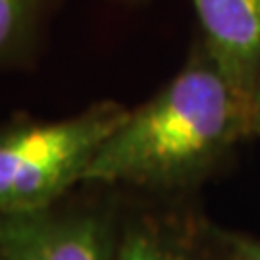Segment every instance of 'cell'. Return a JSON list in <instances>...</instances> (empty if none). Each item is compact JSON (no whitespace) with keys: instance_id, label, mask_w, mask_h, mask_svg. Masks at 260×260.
Instances as JSON below:
<instances>
[{"instance_id":"cell-1","label":"cell","mask_w":260,"mask_h":260,"mask_svg":"<svg viewBox=\"0 0 260 260\" xmlns=\"http://www.w3.org/2000/svg\"><path fill=\"white\" fill-rule=\"evenodd\" d=\"M256 127L254 94L199 45L181 72L104 141L83 185L176 191L212 174Z\"/></svg>"},{"instance_id":"cell-2","label":"cell","mask_w":260,"mask_h":260,"mask_svg":"<svg viewBox=\"0 0 260 260\" xmlns=\"http://www.w3.org/2000/svg\"><path fill=\"white\" fill-rule=\"evenodd\" d=\"M129 108L101 101L52 121H16L0 129V214L58 205L83 176Z\"/></svg>"},{"instance_id":"cell-3","label":"cell","mask_w":260,"mask_h":260,"mask_svg":"<svg viewBox=\"0 0 260 260\" xmlns=\"http://www.w3.org/2000/svg\"><path fill=\"white\" fill-rule=\"evenodd\" d=\"M54 206L0 214V260H114L118 241L104 216L60 214Z\"/></svg>"},{"instance_id":"cell-4","label":"cell","mask_w":260,"mask_h":260,"mask_svg":"<svg viewBox=\"0 0 260 260\" xmlns=\"http://www.w3.org/2000/svg\"><path fill=\"white\" fill-rule=\"evenodd\" d=\"M201 45L252 94L260 83V0H191Z\"/></svg>"},{"instance_id":"cell-5","label":"cell","mask_w":260,"mask_h":260,"mask_svg":"<svg viewBox=\"0 0 260 260\" xmlns=\"http://www.w3.org/2000/svg\"><path fill=\"white\" fill-rule=\"evenodd\" d=\"M114 260H199L187 233L156 218H143L125 228Z\"/></svg>"},{"instance_id":"cell-6","label":"cell","mask_w":260,"mask_h":260,"mask_svg":"<svg viewBox=\"0 0 260 260\" xmlns=\"http://www.w3.org/2000/svg\"><path fill=\"white\" fill-rule=\"evenodd\" d=\"M48 0H0V72L27 60L35 48Z\"/></svg>"},{"instance_id":"cell-7","label":"cell","mask_w":260,"mask_h":260,"mask_svg":"<svg viewBox=\"0 0 260 260\" xmlns=\"http://www.w3.org/2000/svg\"><path fill=\"white\" fill-rule=\"evenodd\" d=\"M230 245L235 260H260V241L247 237H232Z\"/></svg>"},{"instance_id":"cell-8","label":"cell","mask_w":260,"mask_h":260,"mask_svg":"<svg viewBox=\"0 0 260 260\" xmlns=\"http://www.w3.org/2000/svg\"><path fill=\"white\" fill-rule=\"evenodd\" d=\"M254 110H256V127H260V83L254 93Z\"/></svg>"},{"instance_id":"cell-9","label":"cell","mask_w":260,"mask_h":260,"mask_svg":"<svg viewBox=\"0 0 260 260\" xmlns=\"http://www.w3.org/2000/svg\"><path fill=\"white\" fill-rule=\"evenodd\" d=\"M127 2H135V0H127Z\"/></svg>"}]
</instances>
